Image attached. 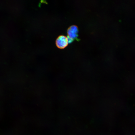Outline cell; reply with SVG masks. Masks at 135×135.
I'll return each mask as SVG.
<instances>
[{"label": "cell", "instance_id": "obj_2", "mask_svg": "<svg viewBox=\"0 0 135 135\" xmlns=\"http://www.w3.org/2000/svg\"><path fill=\"white\" fill-rule=\"evenodd\" d=\"M78 29L77 26L75 25L71 26L67 30L68 36L74 40L78 37Z\"/></svg>", "mask_w": 135, "mask_h": 135}, {"label": "cell", "instance_id": "obj_1", "mask_svg": "<svg viewBox=\"0 0 135 135\" xmlns=\"http://www.w3.org/2000/svg\"><path fill=\"white\" fill-rule=\"evenodd\" d=\"M56 44L58 48L61 49L64 48L68 44L67 37L63 35L59 36L56 40Z\"/></svg>", "mask_w": 135, "mask_h": 135}]
</instances>
